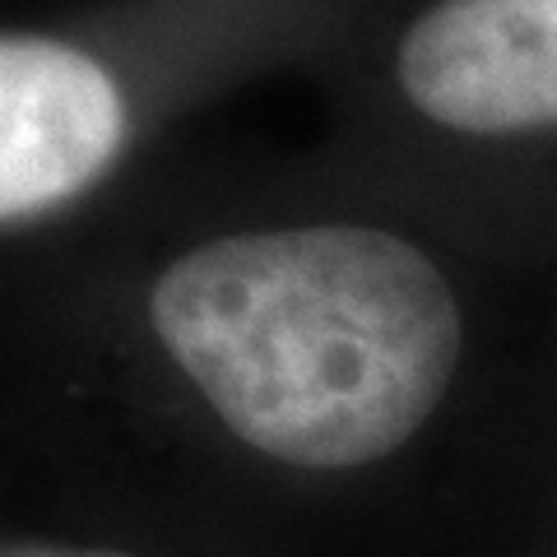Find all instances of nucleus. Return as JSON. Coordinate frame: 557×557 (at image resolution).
<instances>
[{
	"label": "nucleus",
	"mask_w": 557,
	"mask_h": 557,
	"mask_svg": "<svg viewBox=\"0 0 557 557\" xmlns=\"http://www.w3.org/2000/svg\"><path fill=\"white\" fill-rule=\"evenodd\" d=\"M149 317L242 446L311 474L399 456L450 405L469 358L446 265L358 219L200 242L153 284Z\"/></svg>",
	"instance_id": "f257e3e1"
},
{
	"label": "nucleus",
	"mask_w": 557,
	"mask_h": 557,
	"mask_svg": "<svg viewBox=\"0 0 557 557\" xmlns=\"http://www.w3.org/2000/svg\"><path fill=\"white\" fill-rule=\"evenodd\" d=\"M391 89L432 135L516 159L557 233V0H423Z\"/></svg>",
	"instance_id": "f03ea898"
},
{
	"label": "nucleus",
	"mask_w": 557,
	"mask_h": 557,
	"mask_svg": "<svg viewBox=\"0 0 557 557\" xmlns=\"http://www.w3.org/2000/svg\"><path fill=\"white\" fill-rule=\"evenodd\" d=\"M126 145V102L89 51L0 38V223L89 190Z\"/></svg>",
	"instance_id": "7ed1b4c3"
},
{
	"label": "nucleus",
	"mask_w": 557,
	"mask_h": 557,
	"mask_svg": "<svg viewBox=\"0 0 557 557\" xmlns=\"http://www.w3.org/2000/svg\"><path fill=\"white\" fill-rule=\"evenodd\" d=\"M0 557H135L121 548H79V544H51V539H0Z\"/></svg>",
	"instance_id": "20e7f679"
}]
</instances>
